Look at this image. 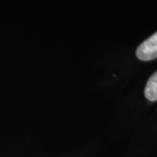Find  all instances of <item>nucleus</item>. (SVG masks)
<instances>
[{"label": "nucleus", "instance_id": "1", "mask_svg": "<svg viewBox=\"0 0 157 157\" xmlns=\"http://www.w3.org/2000/svg\"><path fill=\"white\" fill-rule=\"evenodd\" d=\"M136 56L142 61L157 59V32L138 46Z\"/></svg>", "mask_w": 157, "mask_h": 157}, {"label": "nucleus", "instance_id": "2", "mask_svg": "<svg viewBox=\"0 0 157 157\" xmlns=\"http://www.w3.org/2000/svg\"><path fill=\"white\" fill-rule=\"evenodd\" d=\"M145 97L148 101H157V71L148 78L145 86Z\"/></svg>", "mask_w": 157, "mask_h": 157}]
</instances>
